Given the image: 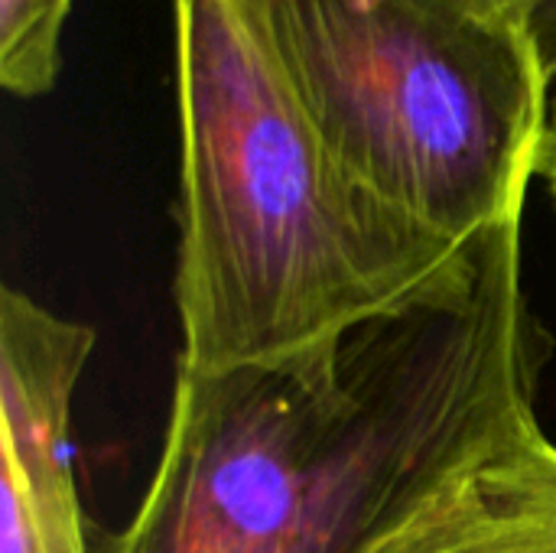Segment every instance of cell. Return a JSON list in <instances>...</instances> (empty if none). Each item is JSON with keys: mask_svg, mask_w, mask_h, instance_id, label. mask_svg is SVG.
I'll return each instance as SVG.
<instances>
[{"mask_svg": "<svg viewBox=\"0 0 556 553\" xmlns=\"http://www.w3.org/2000/svg\"><path fill=\"white\" fill-rule=\"evenodd\" d=\"M179 365H280L466 290L479 248L368 192L296 101L251 0H173Z\"/></svg>", "mask_w": 556, "mask_h": 553, "instance_id": "2", "label": "cell"}, {"mask_svg": "<svg viewBox=\"0 0 556 553\" xmlns=\"http://www.w3.org/2000/svg\"><path fill=\"white\" fill-rule=\"evenodd\" d=\"M495 7H502L505 13H511V16H518V20H525V23H531V13L538 10V3L541 0H492Z\"/></svg>", "mask_w": 556, "mask_h": 553, "instance_id": "8", "label": "cell"}, {"mask_svg": "<svg viewBox=\"0 0 556 553\" xmlns=\"http://www.w3.org/2000/svg\"><path fill=\"white\" fill-rule=\"evenodd\" d=\"M521 222L472 284L313 355L176 372L163 456L108 553H375L538 424Z\"/></svg>", "mask_w": 556, "mask_h": 553, "instance_id": "1", "label": "cell"}, {"mask_svg": "<svg viewBox=\"0 0 556 553\" xmlns=\"http://www.w3.org/2000/svg\"><path fill=\"white\" fill-rule=\"evenodd\" d=\"M332 156L407 218L476 244L521 222L551 72L492 0H251Z\"/></svg>", "mask_w": 556, "mask_h": 553, "instance_id": "3", "label": "cell"}, {"mask_svg": "<svg viewBox=\"0 0 556 553\" xmlns=\"http://www.w3.org/2000/svg\"><path fill=\"white\" fill-rule=\"evenodd\" d=\"M375 553H556V447L541 424L476 460Z\"/></svg>", "mask_w": 556, "mask_h": 553, "instance_id": "5", "label": "cell"}, {"mask_svg": "<svg viewBox=\"0 0 556 553\" xmlns=\"http://www.w3.org/2000/svg\"><path fill=\"white\" fill-rule=\"evenodd\" d=\"M544 173H547V179H551V189H554V199H556V104H554V111H551V143H547V163H544Z\"/></svg>", "mask_w": 556, "mask_h": 553, "instance_id": "9", "label": "cell"}, {"mask_svg": "<svg viewBox=\"0 0 556 553\" xmlns=\"http://www.w3.org/2000/svg\"><path fill=\"white\" fill-rule=\"evenodd\" d=\"M72 0H0V85L10 95H46L59 78L62 26Z\"/></svg>", "mask_w": 556, "mask_h": 553, "instance_id": "6", "label": "cell"}, {"mask_svg": "<svg viewBox=\"0 0 556 553\" xmlns=\"http://www.w3.org/2000/svg\"><path fill=\"white\" fill-rule=\"evenodd\" d=\"M531 33L541 46L544 65L551 72V78H556V0H541L538 10L531 13Z\"/></svg>", "mask_w": 556, "mask_h": 553, "instance_id": "7", "label": "cell"}, {"mask_svg": "<svg viewBox=\"0 0 556 553\" xmlns=\"http://www.w3.org/2000/svg\"><path fill=\"white\" fill-rule=\"evenodd\" d=\"M94 332L33 297L0 293V553H88L75 482L72 398Z\"/></svg>", "mask_w": 556, "mask_h": 553, "instance_id": "4", "label": "cell"}]
</instances>
